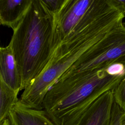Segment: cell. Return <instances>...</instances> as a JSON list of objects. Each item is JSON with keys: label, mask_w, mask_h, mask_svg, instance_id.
<instances>
[{"label": "cell", "mask_w": 125, "mask_h": 125, "mask_svg": "<svg viewBox=\"0 0 125 125\" xmlns=\"http://www.w3.org/2000/svg\"><path fill=\"white\" fill-rule=\"evenodd\" d=\"M125 76V63L59 79L48 90L42 109L56 125H76L101 95L114 90Z\"/></svg>", "instance_id": "cell-1"}, {"label": "cell", "mask_w": 125, "mask_h": 125, "mask_svg": "<svg viewBox=\"0 0 125 125\" xmlns=\"http://www.w3.org/2000/svg\"><path fill=\"white\" fill-rule=\"evenodd\" d=\"M9 44L21 75L22 90L43 70L59 45L55 16L42 0H32L13 30Z\"/></svg>", "instance_id": "cell-2"}, {"label": "cell", "mask_w": 125, "mask_h": 125, "mask_svg": "<svg viewBox=\"0 0 125 125\" xmlns=\"http://www.w3.org/2000/svg\"><path fill=\"white\" fill-rule=\"evenodd\" d=\"M124 17L122 12L113 10L61 42L45 68L24 89V99L33 105H41L46 93L60 77L108 32L123 22Z\"/></svg>", "instance_id": "cell-3"}, {"label": "cell", "mask_w": 125, "mask_h": 125, "mask_svg": "<svg viewBox=\"0 0 125 125\" xmlns=\"http://www.w3.org/2000/svg\"><path fill=\"white\" fill-rule=\"evenodd\" d=\"M116 8L112 0H65L55 16L59 44Z\"/></svg>", "instance_id": "cell-4"}, {"label": "cell", "mask_w": 125, "mask_h": 125, "mask_svg": "<svg viewBox=\"0 0 125 125\" xmlns=\"http://www.w3.org/2000/svg\"><path fill=\"white\" fill-rule=\"evenodd\" d=\"M116 63H125V25L123 22L83 54L59 79L103 69Z\"/></svg>", "instance_id": "cell-5"}, {"label": "cell", "mask_w": 125, "mask_h": 125, "mask_svg": "<svg viewBox=\"0 0 125 125\" xmlns=\"http://www.w3.org/2000/svg\"><path fill=\"white\" fill-rule=\"evenodd\" d=\"M113 90L98 98L84 112L76 125H110Z\"/></svg>", "instance_id": "cell-6"}, {"label": "cell", "mask_w": 125, "mask_h": 125, "mask_svg": "<svg viewBox=\"0 0 125 125\" xmlns=\"http://www.w3.org/2000/svg\"><path fill=\"white\" fill-rule=\"evenodd\" d=\"M8 118L11 125H56L43 109L29 108L19 99L12 108Z\"/></svg>", "instance_id": "cell-7"}, {"label": "cell", "mask_w": 125, "mask_h": 125, "mask_svg": "<svg viewBox=\"0 0 125 125\" xmlns=\"http://www.w3.org/2000/svg\"><path fill=\"white\" fill-rule=\"evenodd\" d=\"M0 75L5 83L13 90L19 93L21 90V80L9 44L0 46Z\"/></svg>", "instance_id": "cell-8"}, {"label": "cell", "mask_w": 125, "mask_h": 125, "mask_svg": "<svg viewBox=\"0 0 125 125\" xmlns=\"http://www.w3.org/2000/svg\"><path fill=\"white\" fill-rule=\"evenodd\" d=\"M32 0H0V25L17 26L29 8Z\"/></svg>", "instance_id": "cell-9"}, {"label": "cell", "mask_w": 125, "mask_h": 125, "mask_svg": "<svg viewBox=\"0 0 125 125\" xmlns=\"http://www.w3.org/2000/svg\"><path fill=\"white\" fill-rule=\"evenodd\" d=\"M18 94L0 75V125L8 118L12 108L18 101Z\"/></svg>", "instance_id": "cell-10"}, {"label": "cell", "mask_w": 125, "mask_h": 125, "mask_svg": "<svg viewBox=\"0 0 125 125\" xmlns=\"http://www.w3.org/2000/svg\"><path fill=\"white\" fill-rule=\"evenodd\" d=\"M114 102L125 112V76L113 90Z\"/></svg>", "instance_id": "cell-11"}, {"label": "cell", "mask_w": 125, "mask_h": 125, "mask_svg": "<svg viewBox=\"0 0 125 125\" xmlns=\"http://www.w3.org/2000/svg\"><path fill=\"white\" fill-rule=\"evenodd\" d=\"M47 10L54 16L62 7L65 0H42Z\"/></svg>", "instance_id": "cell-12"}, {"label": "cell", "mask_w": 125, "mask_h": 125, "mask_svg": "<svg viewBox=\"0 0 125 125\" xmlns=\"http://www.w3.org/2000/svg\"><path fill=\"white\" fill-rule=\"evenodd\" d=\"M124 112L114 101L112 107L110 125H122L121 118Z\"/></svg>", "instance_id": "cell-13"}, {"label": "cell", "mask_w": 125, "mask_h": 125, "mask_svg": "<svg viewBox=\"0 0 125 125\" xmlns=\"http://www.w3.org/2000/svg\"><path fill=\"white\" fill-rule=\"evenodd\" d=\"M115 7L125 14V0H112Z\"/></svg>", "instance_id": "cell-14"}, {"label": "cell", "mask_w": 125, "mask_h": 125, "mask_svg": "<svg viewBox=\"0 0 125 125\" xmlns=\"http://www.w3.org/2000/svg\"><path fill=\"white\" fill-rule=\"evenodd\" d=\"M0 125H11V124L9 120L8 119V118H7L5 120H4V122H3Z\"/></svg>", "instance_id": "cell-15"}, {"label": "cell", "mask_w": 125, "mask_h": 125, "mask_svg": "<svg viewBox=\"0 0 125 125\" xmlns=\"http://www.w3.org/2000/svg\"><path fill=\"white\" fill-rule=\"evenodd\" d=\"M122 125H125V112H124L122 116Z\"/></svg>", "instance_id": "cell-16"}, {"label": "cell", "mask_w": 125, "mask_h": 125, "mask_svg": "<svg viewBox=\"0 0 125 125\" xmlns=\"http://www.w3.org/2000/svg\"><path fill=\"white\" fill-rule=\"evenodd\" d=\"M10 124H11V123H10Z\"/></svg>", "instance_id": "cell-17"}]
</instances>
